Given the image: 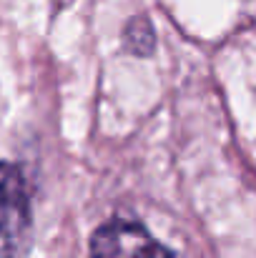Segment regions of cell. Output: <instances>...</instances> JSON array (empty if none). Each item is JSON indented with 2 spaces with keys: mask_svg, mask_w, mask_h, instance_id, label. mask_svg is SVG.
I'll use <instances>...</instances> for the list:
<instances>
[{
  "mask_svg": "<svg viewBox=\"0 0 256 258\" xmlns=\"http://www.w3.org/2000/svg\"><path fill=\"white\" fill-rule=\"evenodd\" d=\"M30 196L20 168L0 163V258H28Z\"/></svg>",
  "mask_w": 256,
  "mask_h": 258,
  "instance_id": "1",
  "label": "cell"
},
{
  "mask_svg": "<svg viewBox=\"0 0 256 258\" xmlns=\"http://www.w3.org/2000/svg\"><path fill=\"white\" fill-rule=\"evenodd\" d=\"M93 258H176L143 226L131 221H108L90 241Z\"/></svg>",
  "mask_w": 256,
  "mask_h": 258,
  "instance_id": "2",
  "label": "cell"
},
{
  "mask_svg": "<svg viewBox=\"0 0 256 258\" xmlns=\"http://www.w3.org/2000/svg\"><path fill=\"white\" fill-rule=\"evenodd\" d=\"M126 43L136 55H148L156 45V35H153L151 23L146 18H133L126 28Z\"/></svg>",
  "mask_w": 256,
  "mask_h": 258,
  "instance_id": "3",
  "label": "cell"
}]
</instances>
